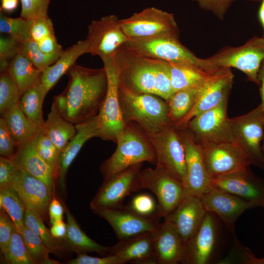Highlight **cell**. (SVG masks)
Returning a JSON list of instances; mask_svg holds the SVG:
<instances>
[{"instance_id": "cell-39", "label": "cell", "mask_w": 264, "mask_h": 264, "mask_svg": "<svg viewBox=\"0 0 264 264\" xmlns=\"http://www.w3.org/2000/svg\"><path fill=\"white\" fill-rule=\"evenodd\" d=\"M33 21L22 17L10 18L0 13V31L5 33L20 43L30 39V33Z\"/></svg>"}, {"instance_id": "cell-14", "label": "cell", "mask_w": 264, "mask_h": 264, "mask_svg": "<svg viewBox=\"0 0 264 264\" xmlns=\"http://www.w3.org/2000/svg\"><path fill=\"white\" fill-rule=\"evenodd\" d=\"M143 189H147L156 196L157 215L165 220L176 211L187 195L184 185L161 169L146 168L141 171Z\"/></svg>"}, {"instance_id": "cell-18", "label": "cell", "mask_w": 264, "mask_h": 264, "mask_svg": "<svg viewBox=\"0 0 264 264\" xmlns=\"http://www.w3.org/2000/svg\"><path fill=\"white\" fill-rule=\"evenodd\" d=\"M199 145L211 179L243 169L251 165L246 154L238 144L225 142Z\"/></svg>"}, {"instance_id": "cell-13", "label": "cell", "mask_w": 264, "mask_h": 264, "mask_svg": "<svg viewBox=\"0 0 264 264\" xmlns=\"http://www.w3.org/2000/svg\"><path fill=\"white\" fill-rule=\"evenodd\" d=\"M120 22L129 40L177 33L178 30L173 14L154 7L145 8Z\"/></svg>"}, {"instance_id": "cell-6", "label": "cell", "mask_w": 264, "mask_h": 264, "mask_svg": "<svg viewBox=\"0 0 264 264\" xmlns=\"http://www.w3.org/2000/svg\"><path fill=\"white\" fill-rule=\"evenodd\" d=\"M220 219L207 211L199 227L183 247L181 263L211 264L218 262L221 242Z\"/></svg>"}, {"instance_id": "cell-38", "label": "cell", "mask_w": 264, "mask_h": 264, "mask_svg": "<svg viewBox=\"0 0 264 264\" xmlns=\"http://www.w3.org/2000/svg\"><path fill=\"white\" fill-rule=\"evenodd\" d=\"M27 251L35 264H57L58 262L49 257L50 251L42 239L25 225L21 234Z\"/></svg>"}, {"instance_id": "cell-20", "label": "cell", "mask_w": 264, "mask_h": 264, "mask_svg": "<svg viewBox=\"0 0 264 264\" xmlns=\"http://www.w3.org/2000/svg\"><path fill=\"white\" fill-rule=\"evenodd\" d=\"M184 149L187 168V195L200 197L212 187L211 179L203 161L201 149L189 131L177 129Z\"/></svg>"}, {"instance_id": "cell-17", "label": "cell", "mask_w": 264, "mask_h": 264, "mask_svg": "<svg viewBox=\"0 0 264 264\" xmlns=\"http://www.w3.org/2000/svg\"><path fill=\"white\" fill-rule=\"evenodd\" d=\"M234 75L229 67H220L200 87L197 101L190 112L175 125L177 129L186 128L195 116L210 110L228 99Z\"/></svg>"}, {"instance_id": "cell-45", "label": "cell", "mask_w": 264, "mask_h": 264, "mask_svg": "<svg viewBox=\"0 0 264 264\" xmlns=\"http://www.w3.org/2000/svg\"><path fill=\"white\" fill-rule=\"evenodd\" d=\"M20 42L10 36L0 38V70L6 71L11 60L19 53Z\"/></svg>"}, {"instance_id": "cell-28", "label": "cell", "mask_w": 264, "mask_h": 264, "mask_svg": "<svg viewBox=\"0 0 264 264\" xmlns=\"http://www.w3.org/2000/svg\"><path fill=\"white\" fill-rule=\"evenodd\" d=\"M85 53H87L86 42L85 40L79 41L64 50L53 65L46 67L42 71L41 83L47 91L75 64L77 59Z\"/></svg>"}, {"instance_id": "cell-37", "label": "cell", "mask_w": 264, "mask_h": 264, "mask_svg": "<svg viewBox=\"0 0 264 264\" xmlns=\"http://www.w3.org/2000/svg\"><path fill=\"white\" fill-rule=\"evenodd\" d=\"M44 220L33 211L26 207L24 224L36 233L49 249L50 253L60 255L63 252V246L59 240L54 238L50 231L45 226Z\"/></svg>"}, {"instance_id": "cell-34", "label": "cell", "mask_w": 264, "mask_h": 264, "mask_svg": "<svg viewBox=\"0 0 264 264\" xmlns=\"http://www.w3.org/2000/svg\"><path fill=\"white\" fill-rule=\"evenodd\" d=\"M48 92L41 83L24 92L21 98L19 105L26 116L37 127H44L45 121L43 117L42 107Z\"/></svg>"}, {"instance_id": "cell-49", "label": "cell", "mask_w": 264, "mask_h": 264, "mask_svg": "<svg viewBox=\"0 0 264 264\" xmlns=\"http://www.w3.org/2000/svg\"><path fill=\"white\" fill-rule=\"evenodd\" d=\"M33 21L30 33V39L32 40L37 43L54 34L53 23L49 17L39 18Z\"/></svg>"}, {"instance_id": "cell-16", "label": "cell", "mask_w": 264, "mask_h": 264, "mask_svg": "<svg viewBox=\"0 0 264 264\" xmlns=\"http://www.w3.org/2000/svg\"><path fill=\"white\" fill-rule=\"evenodd\" d=\"M120 20L116 16L110 15L90 23L85 40L87 53L98 55L101 59L114 55L129 40L121 28Z\"/></svg>"}, {"instance_id": "cell-24", "label": "cell", "mask_w": 264, "mask_h": 264, "mask_svg": "<svg viewBox=\"0 0 264 264\" xmlns=\"http://www.w3.org/2000/svg\"><path fill=\"white\" fill-rule=\"evenodd\" d=\"M206 212L199 197L187 195L174 213L165 220L177 232L183 247L199 227Z\"/></svg>"}, {"instance_id": "cell-59", "label": "cell", "mask_w": 264, "mask_h": 264, "mask_svg": "<svg viewBox=\"0 0 264 264\" xmlns=\"http://www.w3.org/2000/svg\"><path fill=\"white\" fill-rule=\"evenodd\" d=\"M254 264H264V257L255 259Z\"/></svg>"}, {"instance_id": "cell-50", "label": "cell", "mask_w": 264, "mask_h": 264, "mask_svg": "<svg viewBox=\"0 0 264 264\" xmlns=\"http://www.w3.org/2000/svg\"><path fill=\"white\" fill-rule=\"evenodd\" d=\"M17 169L13 158L0 156V189L12 187Z\"/></svg>"}, {"instance_id": "cell-62", "label": "cell", "mask_w": 264, "mask_h": 264, "mask_svg": "<svg viewBox=\"0 0 264 264\" xmlns=\"http://www.w3.org/2000/svg\"><path fill=\"white\" fill-rule=\"evenodd\" d=\"M2 0H1V1H2Z\"/></svg>"}, {"instance_id": "cell-47", "label": "cell", "mask_w": 264, "mask_h": 264, "mask_svg": "<svg viewBox=\"0 0 264 264\" xmlns=\"http://www.w3.org/2000/svg\"><path fill=\"white\" fill-rule=\"evenodd\" d=\"M18 145L12 136L4 119L0 118V156L13 158Z\"/></svg>"}, {"instance_id": "cell-22", "label": "cell", "mask_w": 264, "mask_h": 264, "mask_svg": "<svg viewBox=\"0 0 264 264\" xmlns=\"http://www.w3.org/2000/svg\"><path fill=\"white\" fill-rule=\"evenodd\" d=\"M200 198L206 211L216 214L233 233L239 216L247 209L257 207L251 202L214 187Z\"/></svg>"}, {"instance_id": "cell-15", "label": "cell", "mask_w": 264, "mask_h": 264, "mask_svg": "<svg viewBox=\"0 0 264 264\" xmlns=\"http://www.w3.org/2000/svg\"><path fill=\"white\" fill-rule=\"evenodd\" d=\"M92 212L106 220L119 241L143 233L153 232L160 224L158 216L140 215L127 205L117 208L91 207Z\"/></svg>"}, {"instance_id": "cell-9", "label": "cell", "mask_w": 264, "mask_h": 264, "mask_svg": "<svg viewBox=\"0 0 264 264\" xmlns=\"http://www.w3.org/2000/svg\"><path fill=\"white\" fill-rule=\"evenodd\" d=\"M228 121L251 165L264 170L261 145L264 136V110L261 105L243 115L228 118Z\"/></svg>"}, {"instance_id": "cell-10", "label": "cell", "mask_w": 264, "mask_h": 264, "mask_svg": "<svg viewBox=\"0 0 264 264\" xmlns=\"http://www.w3.org/2000/svg\"><path fill=\"white\" fill-rule=\"evenodd\" d=\"M227 101L224 100L188 122L186 128L199 145L225 142L239 145L228 121Z\"/></svg>"}, {"instance_id": "cell-42", "label": "cell", "mask_w": 264, "mask_h": 264, "mask_svg": "<svg viewBox=\"0 0 264 264\" xmlns=\"http://www.w3.org/2000/svg\"><path fill=\"white\" fill-rule=\"evenodd\" d=\"M5 262L9 264H35L31 258L22 235L15 230L6 253Z\"/></svg>"}, {"instance_id": "cell-44", "label": "cell", "mask_w": 264, "mask_h": 264, "mask_svg": "<svg viewBox=\"0 0 264 264\" xmlns=\"http://www.w3.org/2000/svg\"><path fill=\"white\" fill-rule=\"evenodd\" d=\"M127 206L135 213L147 217L158 216L157 204L148 194H139L133 197Z\"/></svg>"}, {"instance_id": "cell-51", "label": "cell", "mask_w": 264, "mask_h": 264, "mask_svg": "<svg viewBox=\"0 0 264 264\" xmlns=\"http://www.w3.org/2000/svg\"><path fill=\"white\" fill-rule=\"evenodd\" d=\"M204 9L211 11L222 20L228 8L235 0H193Z\"/></svg>"}, {"instance_id": "cell-56", "label": "cell", "mask_w": 264, "mask_h": 264, "mask_svg": "<svg viewBox=\"0 0 264 264\" xmlns=\"http://www.w3.org/2000/svg\"><path fill=\"white\" fill-rule=\"evenodd\" d=\"M257 76L260 82V92L261 98L260 105L264 110V60L262 62L260 66Z\"/></svg>"}, {"instance_id": "cell-48", "label": "cell", "mask_w": 264, "mask_h": 264, "mask_svg": "<svg viewBox=\"0 0 264 264\" xmlns=\"http://www.w3.org/2000/svg\"><path fill=\"white\" fill-rule=\"evenodd\" d=\"M15 226L8 215L3 210L0 212V248L4 255L8 250Z\"/></svg>"}, {"instance_id": "cell-8", "label": "cell", "mask_w": 264, "mask_h": 264, "mask_svg": "<svg viewBox=\"0 0 264 264\" xmlns=\"http://www.w3.org/2000/svg\"><path fill=\"white\" fill-rule=\"evenodd\" d=\"M148 137L155 152L156 167L179 181L185 188L187 168L185 151L174 124Z\"/></svg>"}, {"instance_id": "cell-36", "label": "cell", "mask_w": 264, "mask_h": 264, "mask_svg": "<svg viewBox=\"0 0 264 264\" xmlns=\"http://www.w3.org/2000/svg\"><path fill=\"white\" fill-rule=\"evenodd\" d=\"M0 208L8 215L14 224L16 230L21 234L25 226L26 206L12 187L0 189Z\"/></svg>"}, {"instance_id": "cell-31", "label": "cell", "mask_w": 264, "mask_h": 264, "mask_svg": "<svg viewBox=\"0 0 264 264\" xmlns=\"http://www.w3.org/2000/svg\"><path fill=\"white\" fill-rule=\"evenodd\" d=\"M44 128L60 152L76 133L75 126L63 117L54 101Z\"/></svg>"}, {"instance_id": "cell-32", "label": "cell", "mask_w": 264, "mask_h": 264, "mask_svg": "<svg viewBox=\"0 0 264 264\" xmlns=\"http://www.w3.org/2000/svg\"><path fill=\"white\" fill-rule=\"evenodd\" d=\"M7 71L22 95L41 83L42 70L36 68L29 60L20 53L11 60Z\"/></svg>"}, {"instance_id": "cell-41", "label": "cell", "mask_w": 264, "mask_h": 264, "mask_svg": "<svg viewBox=\"0 0 264 264\" xmlns=\"http://www.w3.org/2000/svg\"><path fill=\"white\" fill-rule=\"evenodd\" d=\"M19 53L26 57L36 68L42 71L55 63L61 55L44 53L39 49L37 43L31 39L21 44Z\"/></svg>"}, {"instance_id": "cell-7", "label": "cell", "mask_w": 264, "mask_h": 264, "mask_svg": "<svg viewBox=\"0 0 264 264\" xmlns=\"http://www.w3.org/2000/svg\"><path fill=\"white\" fill-rule=\"evenodd\" d=\"M205 60L211 66L237 68L260 86L257 75L264 60V36H254L240 46H226Z\"/></svg>"}, {"instance_id": "cell-11", "label": "cell", "mask_w": 264, "mask_h": 264, "mask_svg": "<svg viewBox=\"0 0 264 264\" xmlns=\"http://www.w3.org/2000/svg\"><path fill=\"white\" fill-rule=\"evenodd\" d=\"M114 55L101 58L107 75V88L104 102L98 115L101 126L100 138L116 142L125 123L119 105V80Z\"/></svg>"}, {"instance_id": "cell-3", "label": "cell", "mask_w": 264, "mask_h": 264, "mask_svg": "<svg viewBox=\"0 0 264 264\" xmlns=\"http://www.w3.org/2000/svg\"><path fill=\"white\" fill-rule=\"evenodd\" d=\"M119 100L124 123H136L148 136L173 123L167 101L159 96L134 93L119 85Z\"/></svg>"}, {"instance_id": "cell-40", "label": "cell", "mask_w": 264, "mask_h": 264, "mask_svg": "<svg viewBox=\"0 0 264 264\" xmlns=\"http://www.w3.org/2000/svg\"><path fill=\"white\" fill-rule=\"evenodd\" d=\"M22 94L7 71L0 73V114L3 115L19 104Z\"/></svg>"}, {"instance_id": "cell-21", "label": "cell", "mask_w": 264, "mask_h": 264, "mask_svg": "<svg viewBox=\"0 0 264 264\" xmlns=\"http://www.w3.org/2000/svg\"><path fill=\"white\" fill-rule=\"evenodd\" d=\"M12 187L17 192L26 208L44 220L49 215V207L54 192L42 180L23 169L17 167Z\"/></svg>"}, {"instance_id": "cell-52", "label": "cell", "mask_w": 264, "mask_h": 264, "mask_svg": "<svg viewBox=\"0 0 264 264\" xmlns=\"http://www.w3.org/2000/svg\"><path fill=\"white\" fill-rule=\"evenodd\" d=\"M69 264H122L119 258L114 255H109L102 257L90 256L86 254H78L71 259Z\"/></svg>"}, {"instance_id": "cell-5", "label": "cell", "mask_w": 264, "mask_h": 264, "mask_svg": "<svg viewBox=\"0 0 264 264\" xmlns=\"http://www.w3.org/2000/svg\"><path fill=\"white\" fill-rule=\"evenodd\" d=\"M141 55L168 62L192 64L215 72L219 67L209 66L205 59L195 56L179 41L177 33L140 39H130L123 44Z\"/></svg>"}, {"instance_id": "cell-1", "label": "cell", "mask_w": 264, "mask_h": 264, "mask_svg": "<svg viewBox=\"0 0 264 264\" xmlns=\"http://www.w3.org/2000/svg\"><path fill=\"white\" fill-rule=\"evenodd\" d=\"M65 90L54 97L63 117L76 125L97 115L106 96L107 78L104 67L74 65L67 71Z\"/></svg>"}, {"instance_id": "cell-43", "label": "cell", "mask_w": 264, "mask_h": 264, "mask_svg": "<svg viewBox=\"0 0 264 264\" xmlns=\"http://www.w3.org/2000/svg\"><path fill=\"white\" fill-rule=\"evenodd\" d=\"M36 146L40 155L52 168L55 174L60 152L46 133L44 127L40 129L37 134Z\"/></svg>"}, {"instance_id": "cell-54", "label": "cell", "mask_w": 264, "mask_h": 264, "mask_svg": "<svg viewBox=\"0 0 264 264\" xmlns=\"http://www.w3.org/2000/svg\"><path fill=\"white\" fill-rule=\"evenodd\" d=\"M65 208L60 201L53 196L49 207V216L51 224L56 221L63 220Z\"/></svg>"}, {"instance_id": "cell-60", "label": "cell", "mask_w": 264, "mask_h": 264, "mask_svg": "<svg viewBox=\"0 0 264 264\" xmlns=\"http://www.w3.org/2000/svg\"><path fill=\"white\" fill-rule=\"evenodd\" d=\"M262 153L264 157V139L263 141V144L262 145Z\"/></svg>"}, {"instance_id": "cell-33", "label": "cell", "mask_w": 264, "mask_h": 264, "mask_svg": "<svg viewBox=\"0 0 264 264\" xmlns=\"http://www.w3.org/2000/svg\"><path fill=\"white\" fill-rule=\"evenodd\" d=\"M1 117L18 145L33 138L40 131V129L26 116L19 104Z\"/></svg>"}, {"instance_id": "cell-26", "label": "cell", "mask_w": 264, "mask_h": 264, "mask_svg": "<svg viewBox=\"0 0 264 264\" xmlns=\"http://www.w3.org/2000/svg\"><path fill=\"white\" fill-rule=\"evenodd\" d=\"M154 256L157 264L181 263L183 244L177 232L166 220L153 232Z\"/></svg>"}, {"instance_id": "cell-25", "label": "cell", "mask_w": 264, "mask_h": 264, "mask_svg": "<svg viewBox=\"0 0 264 264\" xmlns=\"http://www.w3.org/2000/svg\"><path fill=\"white\" fill-rule=\"evenodd\" d=\"M37 136L19 145L13 159L17 167L43 181L54 192V172L37 150Z\"/></svg>"}, {"instance_id": "cell-30", "label": "cell", "mask_w": 264, "mask_h": 264, "mask_svg": "<svg viewBox=\"0 0 264 264\" xmlns=\"http://www.w3.org/2000/svg\"><path fill=\"white\" fill-rule=\"evenodd\" d=\"M67 233L65 239L69 247L78 254L95 252L102 256L109 255L110 247L102 245L90 238L81 229L73 215L66 208Z\"/></svg>"}, {"instance_id": "cell-2", "label": "cell", "mask_w": 264, "mask_h": 264, "mask_svg": "<svg viewBox=\"0 0 264 264\" xmlns=\"http://www.w3.org/2000/svg\"><path fill=\"white\" fill-rule=\"evenodd\" d=\"M119 85L137 94L149 93L168 101L173 94L168 63L120 46L114 55Z\"/></svg>"}, {"instance_id": "cell-23", "label": "cell", "mask_w": 264, "mask_h": 264, "mask_svg": "<svg viewBox=\"0 0 264 264\" xmlns=\"http://www.w3.org/2000/svg\"><path fill=\"white\" fill-rule=\"evenodd\" d=\"M76 133L59 154L54 174L55 182L64 190L67 170L85 143L93 137H100L101 126L98 115L75 125Z\"/></svg>"}, {"instance_id": "cell-29", "label": "cell", "mask_w": 264, "mask_h": 264, "mask_svg": "<svg viewBox=\"0 0 264 264\" xmlns=\"http://www.w3.org/2000/svg\"><path fill=\"white\" fill-rule=\"evenodd\" d=\"M168 63L174 93L181 89L200 86L216 72H210L192 64Z\"/></svg>"}, {"instance_id": "cell-53", "label": "cell", "mask_w": 264, "mask_h": 264, "mask_svg": "<svg viewBox=\"0 0 264 264\" xmlns=\"http://www.w3.org/2000/svg\"><path fill=\"white\" fill-rule=\"evenodd\" d=\"M37 43L39 49L47 54H61L64 51L54 34L49 35Z\"/></svg>"}, {"instance_id": "cell-61", "label": "cell", "mask_w": 264, "mask_h": 264, "mask_svg": "<svg viewBox=\"0 0 264 264\" xmlns=\"http://www.w3.org/2000/svg\"><path fill=\"white\" fill-rule=\"evenodd\" d=\"M252 0V1H260L261 0Z\"/></svg>"}, {"instance_id": "cell-19", "label": "cell", "mask_w": 264, "mask_h": 264, "mask_svg": "<svg viewBox=\"0 0 264 264\" xmlns=\"http://www.w3.org/2000/svg\"><path fill=\"white\" fill-rule=\"evenodd\" d=\"M212 187L264 208V180L247 167L211 179Z\"/></svg>"}, {"instance_id": "cell-27", "label": "cell", "mask_w": 264, "mask_h": 264, "mask_svg": "<svg viewBox=\"0 0 264 264\" xmlns=\"http://www.w3.org/2000/svg\"><path fill=\"white\" fill-rule=\"evenodd\" d=\"M109 255L117 256L122 264L128 262L156 264L154 256L153 232L119 241L110 247Z\"/></svg>"}, {"instance_id": "cell-46", "label": "cell", "mask_w": 264, "mask_h": 264, "mask_svg": "<svg viewBox=\"0 0 264 264\" xmlns=\"http://www.w3.org/2000/svg\"><path fill=\"white\" fill-rule=\"evenodd\" d=\"M50 0H21V17L34 20L48 17V9Z\"/></svg>"}, {"instance_id": "cell-12", "label": "cell", "mask_w": 264, "mask_h": 264, "mask_svg": "<svg viewBox=\"0 0 264 264\" xmlns=\"http://www.w3.org/2000/svg\"><path fill=\"white\" fill-rule=\"evenodd\" d=\"M142 163L133 165L104 180L92 199L90 207L120 208L128 195L143 188Z\"/></svg>"}, {"instance_id": "cell-55", "label": "cell", "mask_w": 264, "mask_h": 264, "mask_svg": "<svg viewBox=\"0 0 264 264\" xmlns=\"http://www.w3.org/2000/svg\"><path fill=\"white\" fill-rule=\"evenodd\" d=\"M50 231L55 239L60 240L65 238L67 233V223L63 220L56 221L52 224Z\"/></svg>"}, {"instance_id": "cell-58", "label": "cell", "mask_w": 264, "mask_h": 264, "mask_svg": "<svg viewBox=\"0 0 264 264\" xmlns=\"http://www.w3.org/2000/svg\"><path fill=\"white\" fill-rule=\"evenodd\" d=\"M261 1L262 3L259 10L258 15L264 31V0H261ZM263 36H264V34Z\"/></svg>"}, {"instance_id": "cell-35", "label": "cell", "mask_w": 264, "mask_h": 264, "mask_svg": "<svg viewBox=\"0 0 264 264\" xmlns=\"http://www.w3.org/2000/svg\"><path fill=\"white\" fill-rule=\"evenodd\" d=\"M201 85L178 90L167 101L170 117L174 125L181 121L193 108Z\"/></svg>"}, {"instance_id": "cell-4", "label": "cell", "mask_w": 264, "mask_h": 264, "mask_svg": "<svg viewBox=\"0 0 264 264\" xmlns=\"http://www.w3.org/2000/svg\"><path fill=\"white\" fill-rule=\"evenodd\" d=\"M116 143L114 152L100 167L104 180L137 163L147 161L156 164L154 146L148 136L136 123L125 124Z\"/></svg>"}, {"instance_id": "cell-57", "label": "cell", "mask_w": 264, "mask_h": 264, "mask_svg": "<svg viewBox=\"0 0 264 264\" xmlns=\"http://www.w3.org/2000/svg\"><path fill=\"white\" fill-rule=\"evenodd\" d=\"M19 0H5L1 1L0 10L12 12L17 7Z\"/></svg>"}]
</instances>
